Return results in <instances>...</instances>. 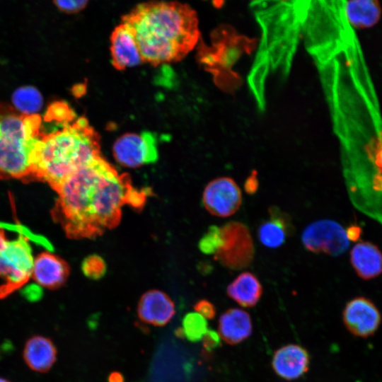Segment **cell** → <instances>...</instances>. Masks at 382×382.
Here are the masks:
<instances>
[{
  "label": "cell",
  "mask_w": 382,
  "mask_h": 382,
  "mask_svg": "<svg viewBox=\"0 0 382 382\" xmlns=\"http://www.w3.org/2000/svg\"><path fill=\"white\" fill-rule=\"evenodd\" d=\"M110 52L112 65L119 70L144 62L132 32L123 23L115 27L111 33Z\"/></svg>",
  "instance_id": "obj_12"
},
{
  "label": "cell",
  "mask_w": 382,
  "mask_h": 382,
  "mask_svg": "<svg viewBox=\"0 0 382 382\" xmlns=\"http://www.w3.org/2000/svg\"><path fill=\"white\" fill-rule=\"evenodd\" d=\"M112 151L116 161L129 168L155 162L158 156L156 139L148 132L122 135L115 141Z\"/></svg>",
  "instance_id": "obj_9"
},
{
  "label": "cell",
  "mask_w": 382,
  "mask_h": 382,
  "mask_svg": "<svg viewBox=\"0 0 382 382\" xmlns=\"http://www.w3.org/2000/svg\"><path fill=\"white\" fill-rule=\"evenodd\" d=\"M221 227L211 226L199 240L198 246L204 254H215L223 245Z\"/></svg>",
  "instance_id": "obj_24"
},
{
  "label": "cell",
  "mask_w": 382,
  "mask_h": 382,
  "mask_svg": "<svg viewBox=\"0 0 382 382\" xmlns=\"http://www.w3.org/2000/svg\"><path fill=\"white\" fill-rule=\"evenodd\" d=\"M0 382H11V381L8 380L7 378L0 377Z\"/></svg>",
  "instance_id": "obj_33"
},
{
  "label": "cell",
  "mask_w": 382,
  "mask_h": 382,
  "mask_svg": "<svg viewBox=\"0 0 382 382\" xmlns=\"http://www.w3.org/2000/svg\"><path fill=\"white\" fill-rule=\"evenodd\" d=\"M34 260L28 239L20 236L8 240L0 228V299L4 298L27 283L32 276Z\"/></svg>",
  "instance_id": "obj_6"
},
{
  "label": "cell",
  "mask_w": 382,
  "mask_h": 382,
  "mask_svg": "<svg viewBox=\"0 0 382 382\" xmlns=\"http://www.w3.org/2000/svg\"><path fill=\"white\" fill-rule=\"evenodd\" d=\"M221 229L224 243L214 258L232 270L249 267L254 258L255 248L248 226L240 221H230Z\"/></svg>",
  "instance_id": "obj_7"
},
{
  "label": "cell",
  "mask_w": 382,
  "mask_h": 382,
  "mask_svg": "<svg viewBox=\"0 0 382 382\" xmlns=\"http://www.w3.org/2000/svg\"><path fill=\"white\" fill-rule=\"evenodd\" d=\"M45 120L57 127L42 131L36 151L34 178L55 190L68 176L101 156L99 137L83 117L70 109L62 113L47 112Z\"/></svg>",
  "instance_id": "obj_3"
},
{
  "label": "cell",
  "mask_w": 382,
  "mask_h": 382,
  "mask_svg": "<svg viewBox=\"0 0 382 382\" xmlns=\"http://www.w3.org/2000/svg\"><path fill=\"white\" fill-rule=\"evenodd\" d=\"M211 38L210 46L199 43L198 62L212 74L218 88L228 93H234L242 84V79L233 68L244 53L253 50L254 42L221 29L214 32Z\"/></svg>",
  "instance_id": "obj_5"
},
{
  "label": "cell",
  "mask_w": 382,
  "mask_h": 382,
  "mask_svg": "<svg viewBox=\"0 0 382 382\" xmlns=\"http://www.w3.org/2000/svg\"><path fill=\"white\" fill-rule=\"evenodd\" d=\"M270 219L282 224L286 229L288 236H292L294 233V226L290 216L283 212L277 206H272L268 209Z\"/></svg>",
  "instance_id": "obj_26"
},
{
  "label": "cell",
  "mask_w": 382,
  "mask_h": 382,
  "mask_svg": "<svg viewBox=\"0 0 382 382\" xmlns=\"http://www.w3.org/2000/svg\"><path fill=\"white\" fill-rule=\"evenodd\" d=\"M195 311L206 319H213L216 315V308L212 303L206 299H201L194 305Z\"/></svg>",
  "instance_id": "obj_28"
},
{
  "label": "cell",
  "mask_w": 382,
  "mask_h": 382,
  "mask_svg": "<svg viewBox=\"0 0 382 382\" xmlns=\"http://www.w3.org/2000/svg\"><path fill=\"white\" fill-rule=\"evenodd\" d=\"M202 202L205 209L218 217L234 214L242 204V193L237 183L229 177H220L205 187Z\"/></svg>",
  "instance_id": "obj_10"
},
{
  "label": "cell",
  "mask_w": 382,
  "mask_h": 382,
  "mask_svg": "<svg viewBox=\"0 0 382 382\" xmlns=\"http://www.w3.org/2000/svg\"><path fill=\"white\" fill-rule=\"evenodd\" d=\"M260 241L266 247L276 248L282 245L288 233L284 227L277 221L270 219L263 222L258 228Z\"/></svg>",
  "instance_id": "obj_22"
},
{
  "label": "cell",
  "mask_w": 382,
  "mask_h": 382,
  "mask_svg": "<svg viewBox=\"0 0 382 382\" xmlns=\"http://www.w3.org/2000/svg\"><path fill=\"white\" fill-rule=\"evenodd\" d=\"M226 293L240 306L251 308L260 301L262 294V286L254 274L244 272L228 284Z\"/></svg>",
  "instance_id": "obj_19"
},
{
  "label": "cell",
  "mask_w": 382,
  "mask_h": 382,
  "mask_svg": "<svg viewBox=\"0 0 382 382\" xmlns=\"http://www.w3.org/2000/svg\"><path fill=\"white\" fill-rule=\"evenodd\" d=\"M132 32L144 62L154 65L185 57L200 37L196 11L177 1H149L122 16Z\"/></svg>",
  "instance_id": "obj_2"
},
{
  "label": "cell",
  "mask_w": 382,
  "mask_h": 382,
  "mask_svg": "<svg viewBox=\"0 0 382 382\" xmlns=\"http://www.w3.org/2000/svg\"><path fill=\"white\" fill-rule=\"evenodd\" d=\"M203 347L207 351L214 349L220 345L221 337L216 332L213 330H207L204 336Z\"/></svg>",
  "instance_id": "obj_29"
},
{
  "label": "cell",
  "mask_w": 382,
  "mask_h": 382,
  "mask_svg": "<svg viewBox=\"0 0 382 382\" xmlns=\"http://www.w3.org/2000/svg\"><path fill=\"white\" fill-rule=\"evenodd\" d=\"M310 357L306 349L298 345H287L277 349L272 365L275 373L286 380H294L308 370Z\"/></svg>",
  "instance_id": "obj_14"
},
{
  "label": "cell",
  "mask_w": 382,
  "mask_h": 382,
  "mask_svg": "<svg viewBox=\"0 0 382 382\" xmlns=\"http://www.w3.org/2000/svg\"><path fill=\"white\" fill-rule=\"evenodd\" d=\"M253 1H262V0H253Z\"/></svg>",
  "instance_id": "obj_34"
},
{
  "label": "cell",
  "mask_w": 382,
  "mask_h": 382,
  "mask_svg": "<svg viewBox=\"0 0 382 382\" xmlns=\"http://www.w3.org/2000/svg\"><path fill=\"white\" fill-rule=\"evenodd\" d=\"M350 263L360 278H376L382 273V252L373 243L358 242L350 251Z\"/></svg>",
  "instance_id": "obj_17"
},
{
  "label": "cell",
  "mask_w": 382,
  "mask_h": 382,
  "mask_svg": "<svg viewBox=\"0 0 382 382\" xmlns=\"http://www.w3.org/2000/svg\"><path fill=\"white\" fill-rule=\"evenodd\" d=\"M53 217L72 238H96L116 226L125 204L137 209L146 194L134 189L101 156L68 176L56 189Z\"/></svg>",
  "instance_id": "obj_1"
},
{
  "label": "cell",
  "mask_w": 382,
  "mask_h": 382,
  "mask_svg": "<svg viewBox=\"0 0 382 382\" xmlns=\"http://www.w3.org/2000/svg\"><path fill=\"white\" fill-rule=\"evenodd\" d=\"M12 103L19 113L35 115L42 108L43 100L41 93L35 88L23 86L14 91Z\"/></svg>",
  "instance_id": "obj_21"
},
{
  "label": "cell",
  "mask_w": 382,
  "mask_h": 382,
  "mask_svg": "<svg viewBox=\"0 0 382 382\" xmlns=\"http://www.w3.org/2000/svg\"><path fill=\"white\" fill-rule=\"evenodd\" d=\"M69 274L68 264L50 253H42L34 260L32 276L40 286L57 288L66 282Z\"/></svg>",
  "instance_id": "obj_16"
},
{
  "label": "cell",
  "mask_w": 382,
  "mask_h": 382,
  "mask_svg": "<svg viewBox=\"0 0 382 382\" xmlns=\"http://www.w3.org/2000/svg\"><path fill=\"white\" fill-rule=\"evenodd\" d=\"M301 241L307 250L331 256L342 255L349 246L345 228L330 219H320L308 225Z\"/></svg>",
  "instance_id": "obj_8"
},
{
  "label": "cell",
  "mask_w": 382,
  "mask_h": 382,
  "mask_svg": "<svg viewBox=\"0 0 382 382\" xmlns=\"http://www.w3.org/2000/svg\"><path fill=\"white\" fill-rule=\"evenodd\" d=\"M346 233L349 241H357L361 234V229L357 226H349L346 229Z\"/></svg>",
  "instance_id": "obj_31"
},
{
  "label": "cell",
  "mask_w": 382,
  "mask_h": 382,
  "mask_svg": "<svg viewBox=\"0 0 382 382\" xmlns=\"http://www.w3.org/2000/svg\"><path fill=\"white\" fill-rule=\"evenodd\" d=\"M89 0H52L53 4L60 11L67 13H77L83 10Z\"/></svg>",
  "instance_id": "obj_27"
},
{
  "label": "cell",
  "mask_w": 382,
  "mask_h": 382,
  "mask_svg": "<svg viewBox=\"0 0 382 382\" xmlns=\"http://www.w3.org/2000/svg\"><path fill=\"white\" fill-rule=\"evenodd\" d=\"M57 357V347L47 337L33 335L24 345L23 359L33 371L42 374L48 372L56 362Z\"/></svg>",
  "instance_id": "obj_15"
},
{
  "label": "cell",
  "mask_w": 382,
  "mask_h": 382,
  "mask_svg": "<svg viewBox=\"0 0 382 382\" xmlns=\"http://www.w3.org/2000/svg\"><path fill=\"white\" fill-rule=\"evenodd\" d=\"M218 330L224 342L230 345L238 344L252 333L251 318L244 310L229 308L220 316Z\"/></svg>",
  "instance_id": "obj_18"
},
{
  "label": "cell",
  "mask_w": 382,
  "mask_h": 382,
  "mask_svg": "<svg viewBox=\"0 0 382 382\" xmlns=\"http://www.w3.org/2000/svg\"><path fill=\"white\" fill-rule=\"evenodd\" d=\"M123 375L119 371L111 372L108 377V382H124Z\"/></svg>",
  "instance_id": "obj_32"
},
{
  "label": "cell",
  "mask_w": 382,
  "mask_h": 382,
  "mask_svg": "<svg viewBox=\"0 0 382 382\" xmlns=\"http://www.w3.org/2000/svg\"><path fill=\"white\" fill-rule=\"evenodd\" d=\"M81 270L88 278L98 280L101 279L107 272L106 262L101 256L92 254L83 260Z\"/></svg>",
  "instance_id": "obj_25"
},
{
  "label": "cell",
  "mask_w": 382,
  "mask_h": 382,
  "mask_svg": "<svg viewBox=\"0 0 382 382\" xmlns=\"http://www.w3.org/2000/svg\"><path fill=\"white\" fill-rule=\"evenodd\" d=\"M41 119L0 106V176L34 178L36 151L41 137Z\"/></svg>",
  "instance_id": "obj_4"
},
{
  "label": "cell",
  "mask_w": 382,
  "mask_h": 382,
  "mask_svg": "<svg viewBox=\"0 0 382 382\" xmlns=\"http://www.w3.org/2000/svg\"><path fill=\"white\" fill-rule=\"evenodd\" d=\"M345 13L350 25L364 29L378 23L381 17L382 8L378 0H347Z\"/></svg>",
  "instance_id": "obj_20"
},
{
  "label": "cell",
  "mask_w": 382,
  "mask_h": 382,
  "mask_svg": "<svg viewBox=\"0 0 382 382\" xmlns=\"http://www.w3.org/2000/svg\"><path fill=\"white\" fill-rule=\"evenodd\" d=\"M374 163L378 170V173L382 174V134L377 139L373 151Z\"/></svg>",
  "instance_id": "obj_30"
},
{
  "label": "cell",
  "mask_w": 382,
  "mask_h": 382,
  "mask_svg": "<svg viewBox=\"0 0 382 382\" xmlns=\"http://www.w3.org/2000/svg\"><path fill=\"white\" fill-rule=\"evenodd\" d=\"M182 324L184 337L192 342L202 339L208 330L206 318L197 312L187 313L183 319Z\"/></svg>",
  "instance_id": "obj_23"
},
{
  "label": "cell",
  "mask_w": 382,
  "mask_h": 382,
  "mask_svg": "<svg viewBox=\"0 0 382 382\" xmlns=\"http://www.w3.org/2000/svg\"><path fill=\"white\" fill-rule=\"evenodd\" d=\"M347 330L359 337L373 335L381 323V315L374 303L364 296H357L348 301L342 312Z\"/></svg>",
  "instance_id": "obj_11"
},
{
  "label": "cell",
  "mask_w": 382,
  "mask_h": 382,
  "mask_svg": "<svg viewBox=\"0 0 382 382\" xmlns=\"http://www.w3.org/2000/svg\"><path fill=\"white\" fill-rule=\"evenodd\" d=\"M175 313V304L165 292L152 289L139 301L137 314L141 320L155 326L166 325Z\"/></svg>",
  "instance_id": "obj_13"
}]
</instances>
